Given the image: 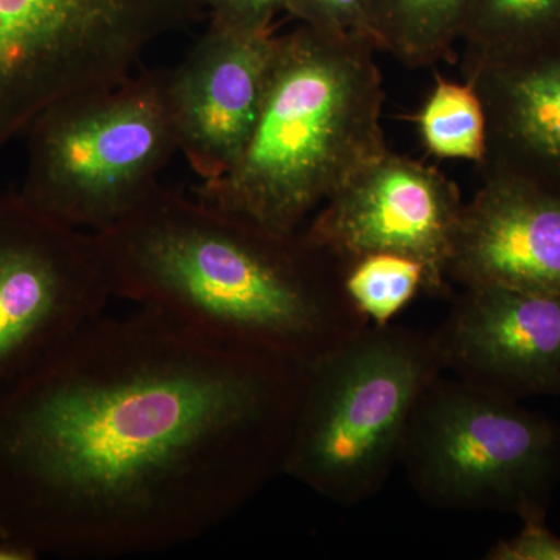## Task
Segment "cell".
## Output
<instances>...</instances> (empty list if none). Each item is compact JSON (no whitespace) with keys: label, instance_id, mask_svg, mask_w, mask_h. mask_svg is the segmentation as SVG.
Masks as SVG:
<instances>
[{"label":"cell","instance_id":"6da1fadb","mask_svg":"<svg viewBox=\"0 0 560 560\" xmlns=\"http://www.w3.org/2000/svg\"><path fill=\"white\" fill-rule=\"evenodd\" d=\"M302 382L151 308L97 316L0 394V528L70 559L200 539L283 475Z\"/></svg>","mask_w":560,"mask_h":560},{"label":"cell","instance_id":"7a4b0ae2","mask_svg":"<svg viewBox=\"0 0 560 560\" xmlns=\"http://www.w3.org/2000/svg\"><path fill=\"white\" fill-rule=\"evenodd\" d=\"M113 298L138 302L228 345L311 364L368 320L342 264L307 232H278L158 186L92 232Z\"/></svg>","mask_w":560,"mask_h":560},{"label":"cell","instance_id":"3957f363","mask_svg":"<svg viewBox=\"0 0 560 560\" xmlns=\"http://www.w3.org/2000/svg\"><path fill=\"white\" fill-rule=\"evenodd\" d=\"M377 46L359 33L300 25L278 36L256 124L200 200L278 232L302 221L386 150Z\"/></svg>","mask_w":560,"mask_h":560},{"label":"cell","instance_id":"277c9868","mask_svg":"<svg viewBox=\"0 0 560 560\" xmlns=\"http://www.w3.org/2000/svg\"><path fill=\"white\" fill-rule=\"evenodd\" d=\"M444 374L430 334L374 326L304 366L283 475L338 506L377 497L400 464L412 412Z\"/></svg>","mask_w":560,"mask_h":560},{"label":"cell","instance_id":"5b68a950","mask_svg":"<svg viewBox=\"0 0 560 560\" xmlns=\"http://www.w3.org/2000/svg\"><path fill=\"white\" fill-rule=\"evenodd\" d=\"M27 135L18 195L51 219L90 232L138 208L179 151L165 70L62 98L32 121Z\"/></svg>","mask_w":560,"mask_h":560},{"label":"cell","instance_id":"8992f818","mask_svg":"<svg viewBox=\"0 0 560 560\" xmlns=\"http://www.w3.org/2000/svg\"><path fill=\"white\" fill-rule=\"evenodd\" d=\"M399 466L430 506L547 517L560 485V423L441 374L412 412Z\"/></svg>","mask_w":560,"mask_h":560},{"label":"cell","instance_id":"52a82bcc","mask_svg":"<svg viewBox=\"0 0 560 560\" xmlns=\"http://www.w3.org/2000/svg\"><path fill=\"white\" fill-rule=\"evenodd\" d=\"M198 0H0V150L54 103L131 77Z\"/></svg>","mask_w":560,"mask_h":560},{"label":"cell","instance_id":"ba28073f","mask_svg":"<svg viewBox=\"0 0 560 560\" xmlns=\"http://www.w3.org/2000/svg\"><path fill=\"white\" fill-rule=\"evenodd\" d=\"M113 298L92 232L0 194V394L97 318Z\"/></svg>","mask_w":560,"mask_h":560},{"label":"cell","instance_id":"9c48e42d","mask_svg":"<svg viewBox=\"0 0 560 560\" xmlns=\"http://www.w3.org/2000/svg\"><path fill=\"white\" fill-rule=\"evenodd\" d=\"M463 208L459 187L440 168L386 150L327 198L305 232L342 265L372 253L419 260L425 293L444 298Z\"/></svg>","mask_w":560,"mask_h":560},{"label":"cell","instance_id":"30bf717a","mask_svg":"<svg viewBox=\"0 0 560 560\" xmlns=\"http://www.w3.org/2000/svg\"><path fill=\"white\" fill-rule=\"evenodd\" d=\"M430 340L460 381L515 400L560 396V296L460 289Z\"/></svg>","mask_w":560,"mask_h":560},{"label":"cell","instance_id":"8fae6325","mask_svg":"<svg viewBox=\"0 0 560 560\" xmlns=\"http://www.w3.org/2000/svg\"><path fill=\"white\" fill-rule=\"evenodd\" d=\"M278 36L209 22L165 91L179 151L202 183L226 175L248 140L270 75Z\"/></svg>","mask_w":560,"mask_h":560},{"label":"cell","instance_id":"7c38bea8","mask_svg":"<svg viewBox=\"0 0 560 560\" xmlns=\"http://www.w3.org/2000/svg\"><path fill=\"white\" fill-rule=\"evenodd\" d=\"M447 278L460 289L560 296V198L521 180L482 178L464 202Z\"/></svg>","mask_w":560,"mask_h":560},{"label":"cell","instance_id":"4fadbf2b","mask_svg":"<svg viewBox=\"0 0 560 560\" xmlns=\"http://www.w3.org/2000/svg\"><path fill=\"white\" fill-rule=\"evenodd\" d=\"M486 113L482 178L521 180L560 198V43L463 66Z\"/></svg>","mask_w":560,"mask_h":560},{"label":"cell","instance_id":"5bb4252c","mask_svg":"<svg viewBox=\"0 0 560 560\" xmlns=\"http://www.w3.org/2000/svg\"><path fill=\"white\" fill-rule=\"evenodd\" d=\"M467 0H370L372 39L412 69L455 61Z\"/></svg>","mask_w":560,"mask_h":560},{"label":"cell","instance_id":"9a60e30c","mask_svg":"<svg viewBox=\"0 0 560 560\" xmlns=\"http://www.w3.org/2000/svg\"><path fill=\"white\" fill-rule=\"evenodd\" d=\"M464 65L560 43V0H467L459 27Z\"/></svg>","mask_w":560,"mask_h":560},{"label":"cell","instance_id":"2e32d148","mask_svg":"<svg viewBox=\"0 0 560 560\" xmlns=\"http://www.w3.org/2000/svg\"><path fill=\"white\" fill-rule=\"evenodd\" d=\"M434 84L412 121L423 147L440 160L475 162L486 156V113L480 94L470 81L463 83L434 75Z\"/></svg>","mask_w":560,"mask_h":560},{"label":"cell","instance_id":"e0dca14e","mask_svg":"<svg viewBox=\"0 0 560 560\" xmlns=\"http://www.w3.org/2000/svg\"><path fill=\"white\" fill-rule=\"evenodd\" d=\"M342 287L357 312L374 326H386L427 291L425 267L394 253H372L342 265Z\"/></svg>","mask_w":560,"mask_h":560},{"label":"cell","instance_id":"ac0fdd59","mask_svg":"<svg viewBox=\"0 0 560 560\" xmlns=\"http://www.w3.org/2000/svg\"><path fill=\"white\" fill-rule=\"evenodd\" d=\"M285 11L302 25L315 31L359 33L374 43L370 0H289Z\"/></svg>","mask_w":560,"mask_h":560},{"label":"cell","instance_id":"d6986e66","mask_svg":"<svg viewBox=\"0 0 560 560\" xmlns=\"http://www.w3.org/2000/svg\"><path fill=\"white\" fill-rule=\"evenodd\" d=\"M488 560H560V537L547 526V517L522 518V529L501 539L486 552Z\"/></svg>","mask_w":560,"mask_h":560},{"label":"cell","instance_id":"ffe728a7","mask_svg":"<svg viewBox=\"0 0 560 560\" xmlns=\"http://www.w3.org/2000/svg\"><path fill=\"white\" fill-rule=\"evenodd\" d=\"M210 21L249 32L272 31V21L289 0H198Z\"/></svg>","mask_w":560,"mask_h":560},{"label":"cell","instance_id":"44dd1931","mask_svg":"<svg viewBox=\"0 0 560 560\" xmlns=\"http://www.w3.org/2000/svg\"><path fill=\"white\" fill-rule=\"evenodd\" d=\"M39 555L28 545L11 537L0 539V560H35Z\"/></svg>","mask_w":560,"mask_h":560},{"label":"cell","instance_id":"7402d4cb","mask_svg":"<svg viewBox=\"0 0 560 560\" xmlns=\"http://www.w3.org/2000/svg\"><path fill=\"white\" fill-rule=\"evenodd\" d=\"M2 537H9V536H7L5 530L0 528V539H2Z\"/></svg>","mask_w":560,"mask_h":560}]
</instances>
